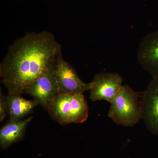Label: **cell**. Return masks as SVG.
I'll return each instance as SVG.
<instances>
[{"label":"cell","instance_id":"cell-1","mask_svg":"<svg viewBox=\"0 0 158 158\" xmlns=\"http://www.w3.org/2000/svg\"><path fill=\"white\" fill-rule=\"evenodd\" d=\"M62 56V46L48 31L29 32L16 40L0 65V76L8 94L21 95Z\"/></svg>","mask_w":158,"mask_h":158},{"label":"cell","instance_id":"cell-12","mask_svg":"<svg viewBox=\"0 0 158 158\" xmlns=\"http://www.w3.org/2000/svg\"><path fill=\"white\" fill-rule=\"evenodd\" d=\"M8 113V107L6 96L0 92V121L2 122Z\"/></svg>","mask_w":158,"mask_h":158},{"label":"cell","instance_id":"cell-10","mask_svg":"<svg viewBox=\"0 0 158 158\" xmlns=\"http://www.w3.org/2000/svg\"><path fill=\"white\" fill-rule=\"evenodd\" d=\"M72 97V94H58L48 108V111L51 117L60 124H69L68 115Z\"/></svg>","mask_w":158,"mask_h":158},{"label":"cell","instance_id":"cell-3","mask_svg":"<svg viewBox=\"0 0 158 158\" xmlns=\"http://www.w3.org/2000/svg\"><path fill=\"white\" fill-rule=\"evenodd\" d=\"M54 66L40 74L23 92L33 97L34 100L45 110L59 93V86L54 74Z\"/></svg>","mask_w":158,"mask_h":158},{"label":"cell","instance_id":"cell-8","mask_svg":"<svg viewBox=\"0 0 158 158\" xmlns=\"http://www.w3.org/2000/svg\"><path fill=\"white\" fill-rule=\"evenodd\" d=\"M30 116L26 119L9 120L0 130V146L6 149L20 141L23 137L26 128L33 119Z\"/></svg>","mask_w":158,"mask_h":158},{"label":"cell","instance_id":"cell-5","mask_svg":"<svg viewBox=\"0 0 158 158\" xmlns=\"http://www.w3.org/2000/svg\"><path fill=\"white\" fill-rule=\"evenodd\" d=\"M122 83V77L118 73L96 74L90 83V98L93 102L105 100L110 102L121 89Z\"/></svg>","mask_w":158,"mask_h":158},{"label":"cell","instance_id":"cell-2","mask_svg":"<svg viewBox=\"0 0 158 158\" xmlns=\"http://www.w3.org/2000/svg\"><path fill=\"white\" fill-rule=\"evenodd\" d=\"M110 103L108 117L117 124L131 127L142 118L139 94L128 85H123Z\"/></svg>","mask_w":158,"mask_h":158},{"label":"cell","instance_id":"cell-11","mask_svg":"<svg viewBox=\"0 0 158 158\" xmlns=\"http://www.w3.org/2000/svg\"><path fill=\"white\" fill-rule=\"evenodd\" d=\"M89 107L88 102L82 94H72L68 123H83L88 118Z\"/></svg>","mask_w":158,"mask_h":158},{"label":"cell","instance_id":"cell-7","mask_svg":"<svg viewBox=\"0 0 158 158\" xmlns=\"http://www.w3.org/2000/svg\"><path fill=\"white\" fill-rule=\"evenodd\" d=\"M138 62L152 78H158V30L147 34L139 44Z\"/></svg>","mask_w":158,"mask_h":158},{"label":"cell","instance_id":"cell-6","mask_svg":"<svg viewBox=\"0 0 158 158\" xmlns=\"http://www.w3.org/2000/svg\"><path fill=\"white\" fill-rule=\"evenodd\" d=\"M142 119L148 131L158 135V78H152L141 100Z\"/></svg>","mask_w":158,"mask_h":158},{"label":"cell","instance_id":"cell-4","mask_svg":"<svg viewBox=\"0 0 158 158\" xmlns=\"http://www.w3.org/2000/svg\"><path fill=\"white\" fill-rule=\"evenodd\" d=\"M54 74L59 86V93L70 94H82L90 90V83H85L80 78L75 69L62 56L54 66Z\"/></svg>","mask_w":158,"mask_h":158},{"label":"cell","instance_id":"cell-9","mask_svg":"<svg viewBox=\"0 0 158 158\" xmlns=\"http://www.w3.org/2000/svg\"><path fill=\"white\" fill-rule=\"evenodd\" d=\"M6 97L11 120L22 119L39 105L34 100H29L23 98L21 94H8Z\"/></svg>","mask_w":158,"mask_h":158}]
</instances>
